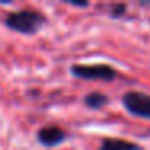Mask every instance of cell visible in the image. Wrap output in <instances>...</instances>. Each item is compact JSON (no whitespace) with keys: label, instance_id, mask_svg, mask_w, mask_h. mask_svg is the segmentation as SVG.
Masks as SVG:
<instances>
[{"label":"cell","instance_id":"8992f818","mask_svg":"<svg viewBox=\"0 0 150 150\" xmlns=\"http://www.w3.org/2000/svg\"><path fill=\"white\" fill-rule=\"evenodd\" d=\"M84 103H86V107L92 108V110H98V108L105 107L108 103V97L100 94V92H92V94L84 97Z\"/></svg>","mask_w":150,"mask_h":150},{"label":"cell","instance_id":"ba28073f","mask_svg":"<svg viewBox=\"0 0 150 150\" xmlns=\"http://www.w3.org/2000/svg\"><path fill=\"white\" fill-rule=\"evenodd\" d=\"M68 4L73 5V7H79V8H87L89 2H73V0H68Z\"/></svg>","mask_w":150,"mask_h":150},{"label":"cell","instance_id":"6da1fadb","mask_svg":"<svg viewBox=\"0 0 150 150\" xmlns=\"http://www.w3.org/2000/svg\"><path fill=\"white\" fill-rule=\"evenodd\" d=\"M47 23V18L37 10H20L5 18V26L20 34H36Z\"/></svg>","mask_w":150,"mask_h":150},{"label":"cell","instance_id":"5b68a950","mask_svg":"<svg viewBox=\"0 0 150 150\" xmlns=\"http://www.w3.org/2000/svg\"><path fill=\"white\" fill-rule=\"evenodd\" d=\"M100 150H142V147L123 139H103Z\"/></svg>","mask_w":150,"mask_h":150},{"label":"cell","instance_id":"7a4b0ae2","mask_svg":"<svg viewBox=\"0 0 150 150\" xmlns=\"http://www.w3.org/2000/svg\"><path fill=\"white\" fill-rule=\"evenodd\" d=\"M74 78L87 79V81H113L116 78V71L110 65L97 63V65H73L69 68Z\"/></svg>","mask_w":150,"mask_h":150},{"label":"cell","instance_id":"277c9868","mask_svg":"<svg viewBox=\"0 0 150 150\" xmlns=\"http://www.w3.org/2000/svg\"><path fill=\"white\" fill-rule=\"evenodd\" d=\"M65 139H66V132L62 127H57V126L42 127V129H39V132H37V140H39L44 147L60 145Z\"/></svg>","mask_w":150,"mask_h":150},{"label":"cell","instance_id":"3957f363","mask_svg":"<svg viewBox=\"0 0 150 150\" xmlns=\"http://www.w3.org/2000/svg\"><path fill=\"white\" fill-rule=\"evenodd\" d=\"M123 105L134 116L150 120V95L137 91H129L123 95Z\"/></svg>","mask_w":150,"mask_h":150},{"label":"cell","instance_id":"52a82bcc","mask_svg":"<svg viewBox=\"0 0 150 150\" xmlns=\"http://www.w3.org/2000/svg\"><path fill=\"white\" fill-rule=\"evenodd\" d=\"M124 10H126V5H116V7H113V10H111V16L120 18L121 15L124 13Z\"/></svg>","mask_w":150,"mask_h":150}]
</instances>
